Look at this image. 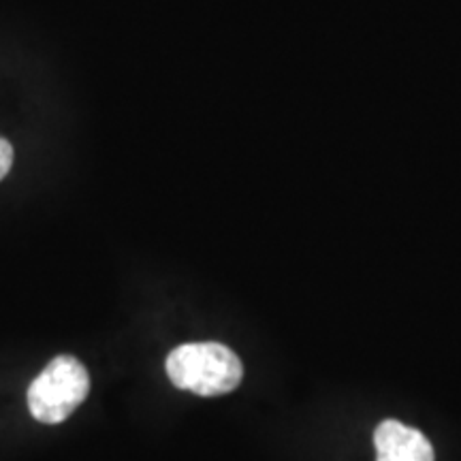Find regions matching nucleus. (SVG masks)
<instances>
[{
  "label": "nucleus",
  "instance_id": "obj_1",
  "mask_svg": "<svg viewBox=\"0 0 461 461\" xmlns=\"http://www.w3.org/2000/svg\"><path fill=\"white\" fill-rule=\"evenodd\" d=\"M167 374L177 389L201 397L230 393L240 387L244 367L240 357L218 342L184 344L167 357Z\"/></svg>",
  "mask_w": 461,
  "mask_h": 461
},
{
  "label": "nucleus",
  "instance_id": "obj_2",
  "mask_svg": "<svg viewBox=\"0 0 461 461\" xmlns=\"http://www.w3.org/2000/svg\"><path fill=\"white\" fill-rule=\"evenodd\" d=\"M90 391V376L75 357L62 355L50 361L28 389V408L37 420L62 423L84 403Z\"/></svg>",
  "mask_w": 461,
  "mask_h": 461
},
{
  "label": "nucleus",
  "instance_id": "obj_3",
  "mask_svg": "<svg viewBox=\"0 0 461 461\" xmlns=\"http://www.w3.org/2000/svg\"><path fill=\"white\" fill-rule=\"evenodd\" d=\"M376 461H434V448L419 429L400 420H383L374 431Z\"/></svg>",
  "mask_w": 461,
  "mask_h": 461
},
{
  "label": "nucleus",
  "instance_id": "obj_4",
  "mask_svg": "<svg viewBox=\"0 0 461 461\" xmlns=\"http://www.w3.org/2000/svg\"><path fill=\"white\" fill-rule=\"evenodd\" d=\"M11 165H14V148L7 140H0V180L7 176Z\"/></svg>",
  "mask_w": 461,
  "mask_h": 461
}]
</instances>
